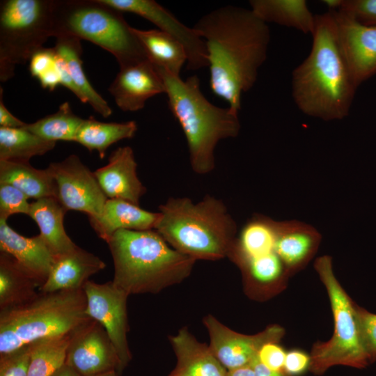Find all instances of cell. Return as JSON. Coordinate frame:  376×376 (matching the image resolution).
<instances>
[{"label":"cell","instance_id":"obj_1","mask_svg":"<svg viewBox=\"0 0 376 376\" xmlns=\"http://www.w3.org/2000/svg\"><path fill=\"white\" fill-rule=\"evenodd\" d=\"M193 29L204 40L212 93L237 111L267 59L270 31L251 9L226 6L201 17Z\"/></svg>","mask_w":376,"mask_h":376},{"label":"cell","instance_id":"obj_2","mask_svg":"<svg viewBox=\"0 0 376 376\" xmlns=\"http://www.w3.org/2000/svg\"><path fill=\"white\" fill-rule=\"evenodd\" d=\"M311 52L292 72V95L304 114L341 120L350 112L358 88L342 50L332 10L315 15Z\"/></svg>","mask_w":376,"mask_h":376},{"label":"cell","instance_id":"obj_3","mask_svg":"<svg viewBox=\"0 0 376 376\" xmlns=\"http://www.w3.org/2000/svg\"><path fill=\"white\" fill-rule=\"evenodd\" d=\"M106 242L113 263L112 281L128 295L156 294L179 283L196 261L174 249L155 230H120Z\"/></svg>","mask_w":376,"mask_h":376},{"label":"cell","instance_id":"obj_4","mask_svg":"<svg viewBox=\"0 0 376 376\" xmlns=\"http://www.w3.org/2000/svg\"><path fill=\"white\" fill-rule=\"evenodd\" d=\"M154 66L163 79L169 109L185 134L192 170L201 175L210 173L215 167L214 150L219 141L236 137L240 132L239 111L209 102L196 75L182 80Z\"/></svg>","mask_w":376,"mask_h":376},{"label":"cell","instance_id":"obj_5","mask_svg":"<svg viewBox=\"0 0 376 376\" xmlns=\"http://www.w3.org/2000/svg\"><path fill=\"white\" fill-rule=\"evenodd\" d=\"M159 209L154 230L174 249L196 260L228 256L237 225L221 199L206 195L194 203L187 197L170 198Z\"/></svg>","mask_w":376,"mask_h":376},{"label":"cell","instance_id":"obj_6","mask_svg":"<svg viewBox=\"0 0 376 376\" xmlns=\"http://www.w3.org/2000/svg\"><path fill=\"white\" fill-rule=\"evenodd\" d=\"M82 289L41 292L31 301L1 310L0 356L35 341L67 335L91 318Z\"/></svg>","mask_w":376,"mask_h":376},{"label":"cell","instance_id":"obj_7","mask_svg":"<svg viewBox=\"0 0 376 376\" xmlns=\"http://www.w3.org/2000/svg\"><path fill=\"white\" fill-rule=\"evenodd\" d=\"M72 36L111 53L119 66L150 60L122 12L100 0H53L52 37Z\"/></svg>","mask_w":376,"mask_h":376},{"label":"cell","instance_id":"obj_8","mask_svg":"<svg viewBox=\"0 0 376 376\" xmlns=\"http://www.w3.org/2000/svg\"><path fill=\"white\" fill-rule=\"evenodd\" d=\"M314 267L329 298L334 330L329 340L313 346L308 369L319 375L337 365L366 368L370 361L359 328L356 304L336 278L330 256L318 258Z\"/></svg>","mask_w":376,"mask_h":376},{"label":"cell","instance_id":"obj_9","mask_svg":"<svg viewBox=\"0 0 376 376\" xmlns=\"http://www.w3.org/2000/svg\"><path fill=\"white\" fill-rule=\"evenodd\" d=\"M53 0H3L0 3V81L15 76L52 37Z\"/></svg>","mask_w":376,"mask_h":376},{"label":"cell","instance_id":"obj_10","mask_svg":"<svg viewBox=\"0 0 376 376\" xmlns=\"http://www.w3.org/2000/svg\"><path fill=\"white\" fill-rule=\"evenodd\" d=\"M83 290L86 297V313L107 331L118 353L122 373L132 359L127 337L129 331L127 299L129 295L112 281L97 283L88 280Z\"/></svg>","mask_w":376,"mask_h":376},{"label":"cell","instance_id":"obj_11","mask_svg":"<svg viewBox=\"0 0 376 376\" xmlns=\"http://www.w3.org/2000/svg\"><path fill=\"white\" fill-rule=\"evenodd\" d=\"M47 169L56 185V199L67 211L83 212L88 217L101 214L108 198L93 172L77 155L72 154L61 162L51 163Z\"/></svg>","mask_w":376,"mask_h":376},{"label":"cell","instance_id":"obj_12","mask_svg":"<svg viewBox=\"0 0 376 376\" xmlns=\"http://www.w3.org/2000/svg\"><path fill=\"white\" fill-rule=\"evenodd\" d=\"M203 323L210 336L209 347L226 370L251 366L263 345L278 343L284 335V329L276 324L255 335L240 334L211 315L204 318Z\"/></svg>","mask_w":376,"mask_h":376},{"label":"cell","instance_id":"obj_13","mask_svg":"<svg viewBox=\"0 0 376 376\" xmlns=\"http://www.w3.org/2000/svg\"><path fill=\"white\" fill-rule=\"evenodd\" d=\"M65 364L81 376L111 370L121 373L120 359L110 338L103 327L92 319L72 333Z\"/></svg>","mask_w":376,"mask_h":376},{"label":"cell","instance_id":"obj_14","mask_svg":"<svg viewBox=\"0 0 376 376\" xmlns=\"http://www.w3.org/2000/svg\"><path fill=\"white\" fill-rule=\"evenodd\" d=\"M120 12L138 15L155 24L159 30L178 40L185 47L187 68L197 70L208 66L204 40L172 13L153 0H100Z\"/></svg>","mask_w":376,"mask_h":376},{"label":"cell","instance_id":"obj_15","mask_svg":"<svg viewBox=\"0 0 376 376\" xmlns=\"http://www.w3.org/2000/svg\"><path fill=\"white\" fill-rule=\"evenodd\" d=\"M331 10L342 50L359 86L376 74V26L361 24L339 10Z\"/></svg>","mask_w":376,"mask_h":376},{"label":"cell","instance_id":"obj_16","mask_svg":"<svg viewBox=\"0 0 376 376\" xmlns=\"http://www.w3.org/2000/svg\"><path fill=\"white\" fill-rule=\"evenodd\" d=\"M120 109L136 111L152 97L165 93L163 79L150 60L120 67L108 88Z\"/></svg>","mask_w":376,"mask_h":376},{"label":"cell","instance_id":"obj_17","mask_svg":"<svg viewBox=\"0 0 376 376\" xmlns=\"http://www.w3.org/2000/svg\"><path fill=\"white\" fill-rule=\"evenodd\" d=\"M137 163L130 146L119 147L109 155L108 163L93 173L105 196L139 205L146 187L139 180Z\"/></svg>","mask_w":376,"mask_h":376},{"label":"cell","instance_id":"obj_18","mask_svg":"<svg viewBox=\"0 0 376 376\" xmlns=\"http://www.w3.org/2000/svg\"><path fill=\"white\" fill-rule=\"evenodd\" d=\"M0 250L10 255L19 267L41 286L47 281L54 258L40 235L24 237L0 219Z\"/></svg>","mask_w":376,"mask_h":376},{"label":"cell","instance_id":"obj_19","mask_svg":"<svg viewBox=\"0 0 376 376\" xmlns=\"http://www.w3.org/2000/svg\"><path fill=\"white\" fill-rule=\"evenodd\" d=\"M105 267L98 256L77 246L54 258L48 278L40 290L47 293L82 289L90 276Z\"/></svg>","mask_w":376,"mask_h":376},{"label":"cell","instance_id":"obj_20","mask_svg":"<svg viewBox=\"0 0 376 376\" xmlns=\"http://www.w3.org/2000/svg\"><path fill=\"white\" fill-rule=\"evenodd\" d=\"M159 217V212L145 210L130 202L108 198L101 214L88 219L97 235L107 242L120 230H154Z\"/></svg>","mask_w":376,"mask_h":376},{"label":"cell","instance_id":"obj_21","mask_svg":"<svg viewBox=\"0 0 376 376\" xmlns=\"http://www.w3.org/2000/svg\"><path fill=\"white\" fill-rule=\"evenodd\" d=\"M321 235L298 221H277L275 250L290 274L303 267L316 251Z\"/></svg>","mask_w":376,"mask_h":376},{"label":"cell","instance_id":"obj_22","mask_svg":"<svg viewBox=\"0 0 376 376\" xmlns=\"http://www.w3.org/2000/svg\"><path fill=\"white\" fill-rule=\"evenodd\" d=\"M176 356V366L169 376H226L209 345L198 341L187 328L170 337Z\"/></svg>","mask_w":376,"mask_h":376},{"label":"cell","instance_id":"obj_23","mask_svg":"<svg viewBox=\"0 0 376 376\" xmlns=\"http://www.w3.org/2000/svg\"><path fill=\"white\" fill-rule=\"evenodd\" d=\"M67 210L54 197L42 198L31 203L29 216L35 221L54 258L66 253L77 245L67 235L63 220Z\"/></svg>","mask_w":376,"mask_h":376},{"label":"cell","instance_id":"obj_24","mask_svg":"<svg viewBox=\"0 0 376 376\" xmlns=\"http://www.w3.org/2000/svg\"><path fill=\"white\" fill-rule=\"evenodd\" d=\"M54 47L64 61L70 79L76 88L77 97L82 103H88L99 114L108 118L112 113L107 102L95 90L84 73L81 58V40L72 36L56 38Z\"/></svg>","mask_w":376,"mask_h":376},{"label":"cell","instance_id":"obj_25","mask_svg":"<svg viewBox=\"0 0 376 376\" xmlns=\"http://www.w3.org/2000/svg\"><path fill=\"white\" fill-rule=\"evenodd\" d=\"M251 10L265 23L290 27L304 34H313L315 15L305 0H251Z\"/></svg>","mask_w":376,"mask_h":376},{"label":"cell","instance_id":"obj_26","mask_svg":"<svg viewBox=\"0 0 376 376\" xmlns=\"http://www.w3.org/2000/svg\"><path fill=\"white\" fill-rule=\"evenodd\" d=\"M0 184L15 187L29 198L57 197L56 185L48 169H36L29 162L0 160Z\"/></svg>","mask_w":376,"mask_h":376},{"label":"cell","instance_id":"obj_27","mask_svg":"<svg viewBox=\"0 0 376 376\" xmlns=\"http://www.w3.org/2000/svg\"><path fill=\"white\" fill-rule=\"evenodd\" d=\"M132 31L155 65L180 76L187 55L178 40L159 29L141 30L132 27Z\"/></svg>","mask_w":376,"mask_h":376},{"label":"cell","instance_id":"obj_28","mask_svg":"<svg viewBox=\"0 0 376 376\" xmlns=\"http://www.w3.org/2000/svg\"><path fill=\"white\" fill-rule=\"evenodd\" d=\"M40 285L26 273L10 255H0L1 310L26 303L35 298Z\"/></svg>","mask_w":376,"mask_h":376},{"label":"cell","instance_id":"obj_29","mask_svg":"<svg viewBox=\"0 0 376 376\" xmlns=\"http://www.w3.org/2000/svg\"><path fill=\"white\" fill-rule=\"evenodd\" d=\"M137 131L135 121L123 123H105L97 120L93 116L84 119L75 142L82 145L89 151L96 150L103 159L107 148L112 144L132 138Z\"/></svg>","mask_w":376,"mask_h":376},{"label":"cell","instance_id":"obj_30","mask_svg":"<svg viewBox=\"0 0 376 376\" xmlns=\"http://www.w3.org/2000/svg\"><path fill=\"white\" fill-rule=\"evenodd\" d=\"M55 146L56 141L43 139L23 127H0V160L29 162Z\"/></svg>","mask_w":376,"mask_h":376},{"label":"cell","instance_id":"obj_31","mask_svg":"<svg viewBox=\"0 0 376 376\" xmlns=\"http://www.w3.org/2000/svg\"><path fill=\"white\" fill-rule=\"evenodd\" d=\"M71 334L29 344L28 376H52L65 364Z\"/></svg>","mask_w":376,"mask_h":376},{"label":"cell","instance_id":"obj_32","mask_svg":"<svg viewBox=\"0 0 376 376\" xmlns=\"http://www.w3.org/2000/svg\"><path fill=\"white\" fill-rule=\"evenodd\" d=\"M84 119L75 114L68 102L62 103L58 111L37 121L26 124L24 129L51 141L75 142L77 132Z\"/></svg>","mask_w":376,"mask_h":376},{"label":"cell","instance_id":"obj_33","mask_svg":"<svg viewBox=\"0 0 376 376\" xmlns=\"http://www.w3.org/2000/svg\"><path fill=\"white\" fill-rule=\"evenodd\" d=\"M233 261L241 268L246 277L260 284L274 283L290 274L276 250Z\"/></svg>","mask_w":376,"mask_h":376},{"label":"cell","instance_id":"obj_34","mask_svg":"<svg viewBox=\"0 0 376 376\" xmlns=\"http://www.w3.org/2000/svg\"><path fill=\"white\" fill-rule=\"evenodd\" d=\"M54 47H42L29 60V71L43 88L54 91L61 84V72Z\"/></svg>","mask_w":376,"mask_h":376},{"label":"cell","instance_id":"obj_35","mask_svg":"<svg viewBox=\"0 0 376 376\" xmlns=\"http://www.w3.org/2000/svg\"><path fill=\"white\" fill-rule=\"evenodd\" d=\"M29 197L9 184H0V219L6 220L15 214L29 215L31 203Z\"/></svg>","mask_w":376,"mask_h":376},{"label":"cell","instance_id":"obj_36","mask_svg":"<svg viewBox=\"0 0 376 376\" xmlns=\"http://www.w3.org/2000/svg\"><path fill=\"white\" fill-rule=\"evenodd\" d=\"M337 10L361 24L376 26V0H341Z\"/></svg>","mask_w":376,"mask_h":376},{"label":"cell","instance_id":"obj_37","mask_svg":"<svg viewBox=\"0 0 376 376\" xmlns=\"http://www.w3.org/2000/svg\"><path fill=\"white\" fill-rule=\"evenodd\" d=\"M356 313L370 363L376 361V314L356 304Z\"/></svg>","mask_w":376,"mask_h":376},{"label":"cell","instance_id":"obj_38","mask_svg":"<svg viewBox=\"0 0 376 376\" xmlns=\"http://www.w3.org/2000/svg\"><path fill=\"white\" fill-rule=\"evenodd\" d=\"M29 345L0 356V376H28Z\"/></svg>","mask_w":376,"mask_h":376},{"label":"cell","instance_id":"obj_39","mask_svg":"<svg viewBox=\"0 0 376 376\" xmlns=\"http://www.w3.org/2000/svg\"><path fill=\"white\" fill-rule=\"evenodd\" d=\"M285 356L284 350L275 342L263 345L258 354L259 361L273 370H283Z\"/></svg>","mask_w":376,"mask_h":376},{"label":"cell","instance_id":"obj_40","mask_svg":"<svg viewBox=\"0 0 376 376\" xmlns=\"http://www.w3.org/2000/svg\"><path fill=\"white\" fill-rule=\"evenodd\" d=\"M310 356L299 350L286 353L283 370L290 375H300L309 368Z\"/></svg>","mask_w":376,"mask_h":376},{"label":"cell","instance_id":"obj_41","mask_svg":"<svg viewBox=\"0 0 376 376\" xmlns=\"http://www.w3.org/2000/svg\"><path fill=\"white\" fill-rule=\"evenodd\" d=\"M3 89L0 88V127L20 128L26 123L13 116L6 108L3 100Z\"/></svg>","mask_w":376,"mask_h":376},{"label":"cell","instance_id":"obj_42","mask_svg":"<svg viewBox=\"0 0 376 376\" xmlns=\"http://www.w3.org/2000/svg\"><path fill=\"white\" fill-rule=\"evenodd\" d=\"M255 376H292L284 370H273L263 365L257 357L251 364Z\"/></svg>","mask_w":376,"mask_h":376},{"label":"cell","instance_id":"obj_43","mask_svg":"<svg viewBox=\"0 0 376 376\" xmlns=\"http://www.w3.org/2000/svg\"><path fill=\"white\" fill-rule=\"evenodd\" d=\"M226 376H255L253 369L247 366L230 370H227Z\"/></svg>","mask_w":376,"mask_h":376},{"label":"cell","instance_id":"obj_44","mask_svg":"<svg viewBox=\"0 0 376 376\" xmlns=\"http://www.w3.org/2000/svg\"><path fill=\"white\" fill-rule=\"evenodd\" d=\"M52 376H81L72 368L67 364H64Z\"/></svg>","mask_w":376,"mask_h":376},{"label":"cell","instance_id":"obj_45","mask_svg":"<svg viewBox=\"0 0 376 376\" xmlns=\"http://www.w3.org/2000/svg\"><path fill=\"white\" fill-rule=\"evenodd\" d=\"M341 0H324L322 3L326 4L329 10H337L340 4Z\"/></svg>","mask_w":376,"mask_h":376},{"label":"cell","instance_id":"obj_46","mask_svg":"<svg viewBox=\"0 0 376 376\" xmlns=\"http://www.w3.org/2000/svg\"><path fill=\"white\" fill-rule=\"evenodd\" d=\"M119 374L116 370H111L103 373L98 374L95 376H118Z\"/></svg>","mask_w":376,"mask_h":376}]
</instances>
